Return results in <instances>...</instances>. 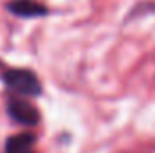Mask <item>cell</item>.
<instances>
[{
	"label": "cell",
	"mask_w": 155,
	"mask_h": 153,
	"mask_svg": "<svg viewBox=\"0 0 155 153\" xmlns=\"http://www.w3.org/2000/svg\"><path fill=\"white\" fill-rule=\"evenodd\" d=\"M7 115L11 117L13 122L20 124V126H38L41 122V114L40 110L29 103L27 99L24 97H18V96H9L7 97Z\"/></svg>",
	"instance_id": "obj_2"
},
{
	"label": "cell",
	"mask_w": 155,
	"mask_h": 153,
	"mask_svg": "<svg viewBox=\"0 0 155 153\" xmlns=\"http://www.w3.org/2000/svg\"><path fill=\"white\" fill-rule=\"evenodd\" d=\"M35 144H36V135L35 133H29V132L16 133V135H11L5 141L4 153H36Z\"/></svg>",
	"instance_id": "obj_4"
},
{
	"label": "cell",
	"mask_w": 155,
	"mask_h": 153,
	"mask_svg": "<svg viewBox=\"0 0 155 153\" xmlns=\"http://www.w3.org/2000/svg\"><path fill=\"white\" fill-rule=\"evenodd\" d=\"M5 9L18 18H41L49 15V7L38 0H9L5 2Z\"/></svg>",
	"instance_id": "obj_3"
},
{
	"label": "cell",
	"mask_w": 155,
	"mask_h": 153,
	"mask_svg": "<svg viewBox=\"0 0 155 153\" xmlns=\"http://www.w3.org/2000/svg\"><path fill=\"white\" fill-rule=\"evenodd\" d=\"M2 83L11 96L18 97H40L43 92L41 81L29 69H7L2 74Z\"/></svg>",
	"instance_id": "obj_1"
}]
</instances>
